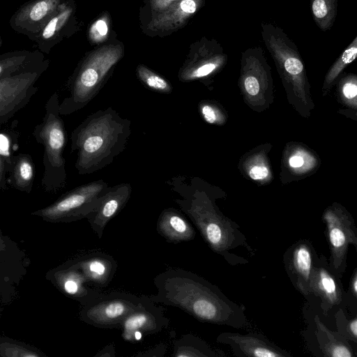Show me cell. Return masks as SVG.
<instances>
[{
  "instance_id": "obj_1",
  "label": "cell",
  "mask_w": 357,
  "mask_h": 357,
  "mask_svg": "<svg viewBox=\"0 0 357 357\" xmlns=\"http://www.w3.org/2000/svg\"><path fill=\"white\" fill-rule=\"evenodd\" d=\"M155 303L182 310L205 323L236 329L250 328L244 308L230 300L216 285L182 268H169L153 278Z\"/></svg>"
},
{
  "instance_id": "obj_2",
  "label": "cell",
  "mask_w": 357,
  "mask_h": 357,
  "mask_svg": "<svg viewBox=\"0 0 357 357\" xmlns=\"http://www.w3.org/2000/svg\"><path fill=\"white\" fill-rule=\"evenodd\" d=\"M179 197L175 202L199 230L211 250L231 266L244 265L255 255L240 226L224 217L211 203L185 184L182 176L167 182Z\"/></svg>"
},
{
  "instance_id": "obj_3",
  "label": "cell",
  "mask_w": 357,
  "mask_h": 357,
  "mask_svg": "<svg viewBox=\"0 0 357 357\" xmlns=\"http://www.w3.org/2000/svg\"><path fill=\"white\" fill-rule=\"evenodd\" d=\"M130 135V120L112 107L91 114L71 134L79 174H90L110 165L125 150Z\"/></svg>"
},
{
  "instance_id": "obj_4",
  "label": "cell",
  "mask_w": 357,
  "mask_h": 357,
  "mask_svg": "<svg viewBox=\"0 0 357 357\" xmlns=\"http://www.w3.org/2000/svg\"><path fill=\"white\" fill-rule=\"evenodd\" d=\"M123 55V48L119 45L103 46L91 53L69 81V95L60 102V114H71L84 107L102 88Z\"/></svg>"
},
{
  "instance_id": "obj_5",
  "label": "cell",
  "mask_w": 357,
  "mask_h": 357,
  "mask_svg": "<svg viewBox=\"0 0 357 357\" xmlns=\"http://www.w3.org/2000/svg\"><path fill=\"white\" fill-rule=\"evenodd\" d=\"M58 93L54 92L45 105L43 121L36 126L33 135L44 147V172L42 187L47 192H54L66 183V162L63 151L66 144V132L59 112Z\"/></svg>"
},
{
  "instance_id": "obj_6",
  "label": "cell",
  "mask_w": 357,
  "mask_h": 357,
  "mask_svg": "<svg viewBox=\"0 0 357 357\" xmlns=\"http://www.w3.org/2000/svg\"><path fill=\"white\" fill-rule=\"evenodd\" d=\"M109 187L102 179L82 185L32 214L52 222H71L86 218L98 206Z\"/></svg>"
},
{
  "instance_id": "obj_7",
  "label": "cell",
  "mask_w": 357,
  "mask_h": 357,
  "mask_svg": "<svg viewBox=\"0 0 357 357\" xmlns=\"http://www.w3.org/2000/svg\"><path fill=\"white\" fill-rule=\"evenodd\" d=\"M146 296L123 291L100 292L82 305L81 319L96 328L119 329L128 316L143 306Z\"/></svg>"
},
{
  "instance_id": "obj_8",
  "label": "cell",
  "mask_w": 357,
  "mask_h": 357,
  "mask_svg": "<svg viewBox=\"0 0 357 357\" xmlns=\"http://www.w3.org/2000/svg\"><path fill=\"white\" fill-rule=\"evenodd\" d=\"M323 221L330 250L329 267L341 279L347 267L349 245L357 250V228L353 218L339 208L326 211Z\"/></svg>"
},
{
  "instance_id": "obj_9",
  "label": "cell",
  "mask_w": 357,
  "mask_h": 357,
  "mask_svg": "<svg viewBox=\"0 0 357 357\" xmlns=\"http://www.w3.org/2000/svg\"><path fill=\"white\" fill-rule=\"evenodd\" d=\"M45 69L21 73L0 79V128L24 108L36 94V83Z\"/></svg>"
},
{
  "instance_id": "obj_10",
  "label": "cell",
  "mask_w": 357,
  "mask_h": 357,
  "mask_svg": "<svg viewBox=\"0 0 357 357\" xmlns=\"http://www.w3.org/2000/svg\"><path fill=\"white\" fill-rule=\"evenodd\" d=\"M307 328L303 336L315 356L324 357H356V350L336 331L331 330L317 314L304 311Z\"/></svg>"
},
{
  "instance_id": "obj_11",
  "label": "cell",
  "mask_w": 357,
  "mask_h": 357,
  "mask_svg": "<svg viewBox=\"0 0 357 357\" xmlns=\"http://www.w3.org/2000/svg\"><path fill=\"white\" fill-rule=\"evenodd\" d=\"M318 257L312 243L307 239H300L293 243L283 255L284 269L289 280L306 298L310 296V284Z\"/></svg>"
},
{
  "instance_id": "obj_12",
  "label": "cell",
  "mask_w": 357,
  "mask_h": 357,
  "mask_svg": "<svg viewBox=\"0 0 357 357\" xmlns=\"http://www.w3.org/2000/svg\"><path fill=\"white\" fill-rule=\"evenodd\" d=\"M165 308L147 296L143 306L128 316L119 329L124 341L137 342L146 335H153L168 327L169 319Z\"/></svg>"
},
{
  "instance_id": "obj_13",
  "label": "cell",
  "mask_w": 357,
  "mask_h": 357,
  "mask_svg": "<svg viewBox=\"0 0 357 357\" xmlns=\"http://www.w3.org/2000/svg\"><path fill=\"white\" fill-rule=\"evenodd\" d=\"M310 291V296L319 298L320 308L325 316L344 301L341 279L332 272L324 255L319 256L315 263Z\"/></svg>"
},
{
  "instance_id": "obj_14",
  "label": "cell",
  "mask_w": 357,
  "mask_h": 357,
  "mask_svg": "<svg viewBox=\"0 0 357 357\" xmlns=\"http://www.w3.org/2000/svg\"><path fill=\"white\" fill-rule=\"evenodd\" d=\"M217 342L227 345L233 354L239 357H289L291 354L264 335L248 332H223L216 338Z\"/></svg>"
},
{
  "instance_id": "obj_15",
  "label": "cell",
  "mask_w": 357,
  "mask_h": 357,
  "mask_svg": "<svg viewBox=\"0 0 357 357\" xmlns=\"http://www.w3.org/2000/svg\"><path fill=\"white\" fill-rule=\"evenodd\" d=\"M62 2V0H30L13 15L10 20V26L33 40L56 13Z\"/></svg>"
},
{
  "instance_id": "obj_16",
  "label": "cell",
  "mask_w": 357,
  "mask_h": 357,
  "mask_svg": "<svg viewBox=\"0 0 357 357\" xmlns=\"http://www.w3.org/2000/svg\"><path fill=\"white\" fill-rule=\"evenodd\" d=\"M132 190L131 185L128 183L109 187L96 208L86 217L99 239L102 238L106 225L128 203Z\"/></svg>"
},
{
  "instance_id": "obj_17",
  "label": "cell",
  "mask_w": 357,
  "mask_h": 357,
  "mask_svg": "<svg viewBox=\"0 0 357 357\" xmlns=\"http://www.w3.org/2000/svg\"><path fill=\"white\" fill-rule=\"evenodd\" d=\"M71 264L82 273L89 284L97 287L108 286L117 269L115 259L101 252H90Z\"/></svg>"
},
{
  "instance_id": "obj_18",
  "label": "cell",
  "mask_w": 357,
  "mask_h": 357,
  "mask_svg": "<svg viewBox=\"0 0 357 357\" xmlns=\"http://www.w3.org/2000/svg\"><path fill=\"white\" fill-rule=\"evenodd\" d=\"M156 230L166 241L174 244L192 241L196 235L195 230L185 216L172 207L165 208L160 213Z\"/></svg>"
},
{
  "instance_id": "obj_19",
  "label": "cell",
  "mask_w": 357,
  "mask_h": 357,
  "mask_svg": "<svg viewBox=\"0 0 357 357\" xmlns=\"http://www.w3.org/2000/svg\"><path fill=\"white\" fill-rule=\"evenodd\" d=\"M49 61L40 51L18 50L0 55V79L21 73L46 70Z\"/></svg>"
},
{
  "instance_id": "obj_20",
  "label": "cell",
  "mask_w": 357,
  "mask_h": 357,
  "mask_svg": "<svg viewBox=\"0 0 357 357\" xmlns=\"http://www.w3.org/2000/svg\"><path fill=\"white\" fill-rule=\"evenodd\" d=\"M54 279L61 291L81 303L82 305L100 293V291L90 287L82 273L72 264L56 271Z\"/></svg>"
},
{
  "instance_id": "obj_21",
  "label": "cell",
  "mask_w": 357,
  "mask_h": 357,
  "mask_svg": "<svg viewBox=\"0 0 357 357\" xmlns=\"http://www.w3.org/2000/svg\"><path fill=\"white\" fill-rule=\"evenodd\" d=\"M204 0H178L168 9L156 13L149 24L153 31L172 30L181 26L202 6Z\"/></svg>"
},
{
  "instance_id": "obj_22",
  "label": "cell",
  "mask_w": 357,
  "mask_h": 357,
  "mask_svg": "<svg viewBox=\"0 0 357 357\" xmlns=\"http://www.w3.org/2000/svg\"><path fill=\"white\" fill-rule=\"evenodd\" d=\"M73 12L72 5L66 2L61 3L56 13L33 40L36 42L40 52L47 54L50 52Z\"/></svg>"
},
{
  "instance_id": "obj_23",
  "label": "cell",
  "mask_w": 357,
  "mask_h": 357,
  "mask_svg": "<svg viewBox=\"0 0 357 357\" xmlns=\"http://www.w3.org/2000/svg\"><path fill=\"white\" fill-rule=\"evenodd\" d=\"M8 178L15 189L30 193L35 178V165L28 153H20L11 157L10 167Z\"/></svg>"
},
{
  "instance_id": "obj_24",
  "label": "cell",
  "mask_w": 357,
  "mask_h": 357,
  "mask_svg": "<svg viewBox=\"0 0 357 357\" xmlns=\"http://www.w3.org/2000/svg\"><path fill=\"white\" fill-rule=\"evenodd\" d=\"M172 356L174 357H218L225 355L212 348L199 337L188 333L174 340Z\"/></svg>"
},
{
  "instance_id": "obj_25",
  "label": "cell",
  "mask_w": 357,
  "mask_h": 357,
  "mask_svg": "<svg viewBox=\"0 0 357 357\" xmlns=\"http://www.w3.org/2000/svg\"><path fill=\"white\" fill-rule=\"evenodd\" d=\"M310 7L317 26L323 31L330 29L336 19L337 0H310Z\"/></svg>"
},
{
  "instance_id": "obj_26",
  "label": "cell",
  "mask_w": 357,
  "mask_h": 357,
  "mask_svg": "<svg viewBox=\"0 0 357 357\" xmlns=\"http://www.w3.org/2000/svg\"><path fill=\"white\" fill-rule=\"evenodd\" d=\"M137 75L142 83L152 91L165 94L172 91V86L166 79L144 65L137 66Z\"/></svg>"
},
{
  "instance_id": "obj_27",
  "label": "cell",
  "mask_w": 357,
  "mask_h": 357,
  "mask_svg": "<svg viewBox=\"0 0 357 357\" xmlns=\"http://www.w3.org/2000/svg\"><path fill=\"white\" fill-rule=\"evenodd\" d=\"M336 331L348 342L357 343V316L348 317L339 308L335 314Z\"/></svg>"
},
{
  "instance_id": "obj_28",
  "label": "cell",
  "mask_w": 357,
  "mask_h": 357,
  "mask_svg": "<svg viewBox=\"0 0 357 357\" xmlns=\"http://www.w3.org/2000/svg\"><path fill=\"white\" fill-rule=\"evenodd\" d=\"M357 56V37L356 36L342 52L337 60L328 72L327 79L328 82L335 79L337 75L347 65L353 62Z\"/></svg>"
},
{
  "instance_id": "obj_29",
  "label": "cell",
  "mask_w": 357,
  "mask_h": 357,
  "mask_svg": "<svg viewBox=\"0 0 357 357\" xmlns=\"http://www.w3.org/2000/svg\"><path fill=\"white\" fill-rule=\"evenodd\" d=\"M0 355L6 357H38L37 351L17 344L4 342L0 346Z\"/></svg>"
},
{
  "instance_id": "obj_30",
  "label": "cell",
  "mask_w": 357,
  "mask_h": 357,
  "mask_svg": "<svg viewBox=\"0 0 357 357\" xmlns=\"http://www.w3.org/2000/svg\"><path fill=\"white\" fill-rule=\"evenodd\" d=\"M109 18L103 15L91 26L89 36L95 43H99L106 40L109 33Z\"/></svg>"
},
{
  "instance_id": "obj_31",
  "label": "cell",
  "mask_w": 357,
  "mask_h": 357,
  "mask_svg": "<svg viewBox=\"0 0 357 357\" xmlns=\"http://www.w3.org/2000/svg\"><path fill=\"white\" fill-rule=\"evenodd\" d=\"M11 158L0 152V190L5 186L10 167Z\"/></svg>"
},
{
  "instance_id": "obj_32",
  "label": "cell",
  "mask_w": 357,
  "mask_h": 357,
  "mask_svg": "<svg viewBox=\"0 0 357 357\" xmlns=\"http://www.w3.org/2000/svg\"><path fill=\"white\" fill-rule=\"evenodd\" d=\"M244 79L246 91L251 96H255L259 91V80L255 75L248 74Z\"/></svg>"
},
{
  "instance_id": "obj_33",
  "label": "cell",
  "mask_w": 357,
  "mask_h": 357,
  "mask_svg": "<svg viewBox=\"0 0 357 357\" xmlns=\"http://www.w3.org/2000/svg\"><path fill=\"white\" fill-rule=\"evenodd\" d=\"M178 0H150V5L152 10L156 13L168 9L171 6Z\"/></svg>"
},
{
  "instance_id": "obj_34",
  "label": "cell",
  "mask_w": 357,
  "mask_h": 357,
  "mask_svg": "<svg viewBox=\"0 0 357 357\" xmlns=\"http://www.w3.org/2000/svg\"><path fill=\"white\" fill-rule=\"evenodd\" d=\"M202 114L205 121L209 123H213L217 119L214 109L209 105L204 104L200 108Z\"/></svg>"
},
{
  "instance_id": "obj_35",
  "label": "cell",
  "mask_w": 357,
  "mask_h": 357,
  "mask_svg": "<svg viewBox=\"0 0 357 357\" xmlns=\"http://www.w3.org/2000/svg\"><path fill=\"white\" fill-rule=\"evenodd\" d=\"M249 174L254 180L262 179L268 176V170L264 166H255L251 168Z\"/></svg>"
},
{
  "instance_id": "obj_36",
  "label": "cell",
  "mask_w": 357,
  "mask_h": 357,
  "mask_svg": "<svg viewBox=\"0 0 357 357\" xmlns=\"http://www.w3.org/2000/svg\"><path fill=\"white\" fill-rule=\"evenodd\" d=\"M347 296L354 298L356 300L357 298V268L354 270L353 274L349 280V289Z\"/></svg>"
},
{
  "instance_id": "obj_37",
  "label": "cell",
  "mask_w": 357,
  "mask_h": 357,
  "mask_svg": "<svg viewBox=\"0 0 357 357\" xmlns=\"http://www.w3.org/2000/svg\"><path fill=\"white\" fill-rule=\"evenodd\" d=\"M167 347L165 345L157 346L151 350L137 354L138 356H163L166 353Z\"/></svg>"
},
{
  "instance_id": "obj_38",
  "label": "cell",
  "mask_w": 357,
  "mask_h": 357,
  "mask_svg": "<svg viewBox=\"0 0 357 357\" xmlns=\"http://www.w3.org/2000/svg\"><path fill=\"white\" fill-rule=\"evenodd\" d=\"M342 89L344 96L348 99L354 98L357 95V86L354 83H346Z\"/></svg>"
},
{
  "instance_id": "obj_39",
  "label": "cell",
  "mask_w": 357,
  "mask_h": 357,
  "mask_svg": "<svg viewBox=\"0 0 357 357\" xmlns=\"http://www.w3.org/2000/svg\"><path fill=\"white\" fill-rule=\"evenodd\" d=\"M115 356L114 347L112 344L107 345L100 350L94 357H113Z\"/></svg>"
},
{
  "instance_id": "obj_40",
  "label": "cell",
  "mask_w": 357,
  "mask_h": 357,
  "mask_svg": "<svg viewBox=\"0 0 357 357\" xmlns=\"http://www.w3.org/2000/svg\"><path fill=\"white\" fill-rule=\"evenodd\" d=\"M303 162H304L303 159L301 156H298V155L292 156L289 159V165L292 167H295V168L300 167L303 165Z\"/></svg>"
},
{
  "instance_id": "obj_41",
  "label": "cell",
  "mask_w": 357,
  "mask_h": 357,
  "mask_svg": "<svg viewBox=\"0 0 357 357\" xmlns=\"http://www.w3.org/2000/svg\"><path fill=\"white\" fill-rule=\"evenodd\" d=\"M5 248L4 242L1 236H0V251L3 250Z\"/></svg>"
},
{
  "instance_id": "obj_42",
  "label": "cell",
  "mask_w": 357,
  "mask_h": 357,
  "mask_svg": "<svg viewBox=\"0 0 357 357\" xmlns=\"http://www.w3.org/2000/svg\"><path fill=\"white\" fill-rule=\"evenodd\" d=\"M2 45V38H1V36L0 35V47H1Z\"/></svg>"
}]
</instances>
